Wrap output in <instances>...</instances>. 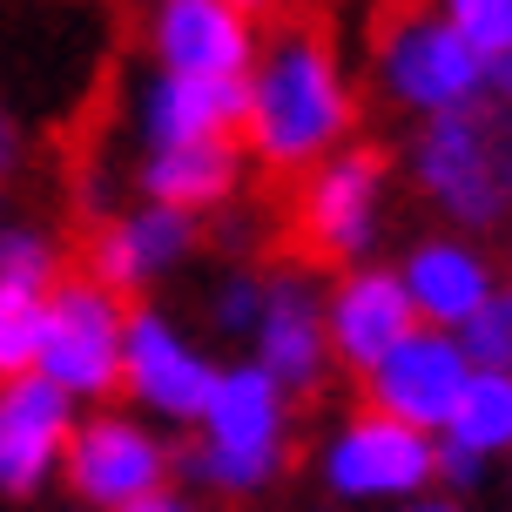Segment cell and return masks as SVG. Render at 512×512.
Returning a JSON list of instances; mask_svg holds the SVG:
<instances>
[{
  "label": "cell",
  "instance_id": "4",
  "mask_svg": "<svg viewBox=\"0 0 512 512\" xmlns=\"http://www.w3.org/2000/svg\"><path fill=\"white\" fill-rule=\"evenodd\" d=\"M378 81L391 102L418 108V115H445V108L479 102L486 88V54L465 41L445 14H398L378 27Z\"/></svg>",
  "mask_w": 512,
  "mask_h": 512
},
{
  "label": "cell",
  "instance_id": "8",
  "mask_svg": "<svg viewBox=\"0 0 512 512\" xmlns=\"http://www.w3.org/2000/svg\"><path fill=\"white\" fill-rule=\"evenodd\" d=\"M68 459V486L88 499V506H135V499H155L169 486V445H155L142 425L128 418H95L88 432H68L61 445Z\"/></svg>",
  "mask_w": 512,
  "mask_h": 512
},
{
  "label": "cell",
  "instance_id": "15",
  "mask_svg": "<svg viewBox=\"0 0 512 512\" xmlns=\"http://www.w3.org/2000/svg\"><path fill=\"white\" fill-rule=\"evenodd\" d=\"M243 182V142H176V149H149L142 162V196L162 209H223Z\"/></svg>",
  "mask_w": 512,
  "mask_h": 512
},
{
  "label": "cell",
  "instance_id": "11",
  "mask_svg": "<svg viewBox=\"0 0 512 512\" xmlns=\"http://www.w3.org/2000/svg\"><path fill=\"white\" fill-rule=\"evenodd\" d=\"M122 378L128 391L142 398V405L169 411V418H203L209 411V391H216V371H209L196 351H182L176 337H169V324L155 317V310H128L122 324Z\"/></svg>",
  "mask_w": 512,
  "mask_h": 512
},
{
  "label": "cell",
  "instance_id": "5",
  "mask_svg": "<svg viewBox=\"0 0 512 512\" xmlns=\"http://www.w3.org/2000/svg\"><path fill=\"white\" fill-rule=\"evenodd\" d=\"M142 297H115L88 277H68L48 290V331H41V364L61 391L108 398L122 384V324Z\"/></svg>",
  "mask_w": 512,
  "mask_h": 512
},
{
  "label": "cell",
  "instance_id": "6",
  "mask_svg": "<svg viewBox=\"0 0 512 512\" xmlns=\"http://www.w3.org/2000/svg\"><path fill=\"white\" fill-rule=\"evenodd\" d=\"M465 371H472V364H465L459 337L411 331V337H398V344L364 371L358 405L384 411V418H405V425H418V432H432V425L452 418V398H459Z\"/></svg>",
  "mask_w": 512,
  "mask_h": 512
},
{
  "label": "cell",
  "instance_id": "14",
  "mask_svg": "<svg viewBox=\"0 0 512 512\" xmlns=\"http://www.w3.org/2000/svg\"><path fill=\"white\" fill-rule=\"evenodd\" d=\"M68 445V391L54 378L0 384V492L27 499Z\"/></svg>",
  "mask_w": 512,
  "mask_h": 512
},
{
  "label": "cell",
  "instance_id": "25",
  "mask_svg": "<svg viewBox=\"0 0 512 512\" xmlns=\"http://www.w3.org/2000/svg\"><path fill=\"white\" fill-rule=\"evenodd\" d=\"M486 88H492V95H499V102L512 108V48H506V54H492V61H486Z\"/></svg>",
  "mask_w": 512,
  "mask_h": 512
},
{
  "label": "cell",
  "instance_id": "10",
  "mask_svg": "<svg viewBox=\"0 0 512 512\" xmlns=\"http://www.w3.org/2000/svg\"><path fill=\"white\" fill-rule=\"evenodd\" d=\"M256 351H263V371L277 384H290L304 405H317L324 391V310L310 304L304 270H277L263 277V317H256Z\"/></svg>",
  "mask_w": 512,
  "mask_h": 512
},
{
  "label": "cell",
  "instance_id": "21",
  "mask_svg": "<svg viewBox=\"0 0 512 512\" xmlns=\"http://www.w3.org/2000/svg\"><path fill=\"white\" fill-rule=\"evenodd\" d=\"M459 351L472 371H512V297H486L459 324Z\"/></svg>",
  "mask_w": 512,
  "mask_h": 512
},
{
  "label": "cell",
  "instance_id": "9",
  "mask_svg": "<svg viewBox=\"0 0 512 512\" xmlns=\"http://www.w3.org/2000/svg\"><path fill=\"white\" fill-rule=\"evenodd\" d=\"M438 472V445L405 418H384V411L358 405L351 425L331 452V486L351 492V499H371V492H418Z\"/></svg>",
  "mask_w": 512,
  "mask_h": 512
},
{
  "label": "cell",
  "instance_id": "2",
  "mask_svg": "<svg viewBox=\"0 0 512 512\" xmlns=\"http://www.w3.org/2000/svg\"><path fill=\"white\" fill-rule=\"evenodd\" d=\"M384 169H391V155L378 142H358V149H331L324 162H310L304 176H290V196L270 209L277 270H304V277L344 270L371 243Z\"/></svg>",
  "mask_w": 512,
  "mask_h": 512
},
{
  "label": "cell",
  "instance_id": "29",
  "mask_svg": "<svg viewBox=\"0 0 512 512\" xmlns=\"http://www.w3.org/2000/svg\"><path fill=\"white\" fill-rule=\"evenodd\" d=\"M236 7H250V14H263V7H277V0H236Z\"/></svg>",
  "mask_w": 512,
  "mask_h": 512
},
{
  "label": "cell",
  "instance_id": "23",
  "mask_svg": "<svg viewBox=\"0 0 512 512\" xmlns=\"http://www.w3.org/2000/svg\"><path fill=\"white\" fill-rule=\"evenodd\" d=\"M445 21L459 27L486 61L512 48V0H445Z\"/></svg>",
  "mask_w": 512,
  "mask_h": 512
},
{
  "label": "cell",
  "instance_id": "20",
  "mask_svg": "<svg viewBox=\"0 0 512 512\" xmlns=\"http://www.w3.org/2000/svg\"><path fill=\"white\" fill-rule=\"evenodd\" d=\"M128 230V250H135V263H142V277H155V270H169V263H182V256L196 250L203 236H196V216H182V209H135V216H122Z\"/></svg>",
  "mask_w": 512,
  "mask_h": 512
},
{
  "label": "cell",
  "instance_id": "28",
  "mask_svg": "<svg viewBox=\"0 0 512 512\" xmlns=\"http://www.w3.org/2000/svg\"><path fill=\"white\" fill-rule=\"evenodd\" d=\"M384 7V21H398V14H418V0H378Z\"/></svg>",
  "mask_w": 512,
  "mask_h": 512
},
{
  "label": "cell",
  "instance_id": "3",
  "mask_svg": "<svg viewBox=\"0 0 512 512\" xmlns=\"http://www.w3.org/2000/svg\"><path fill=\"white\" fill-rule=\"evenodd\" d=\"M411 176L452 223L486 230L512 203V108L506 102H465L418 128Z\"/></svg>",
  "mask_w": 512,
  "mask_h": 512
},
{
  "label": "cell",
  "instance_id": "22",
  "mask_svg": "<svg viewBox=\"0 0 512 512\" xmlns=\"http://www.w3.org/2000/svg\"><path fill=\"white\" fill-rule=\"evenodd\" d=\"M0 283H27V290L61 283V256H54V243L34 236V230H0Z\"/></svg>",
  "mask_w": 512,
  "mask_h": 512
},
{
  "label": "cell",
  "instance_id": "13",
  "mask_svg": "<svg viewBox=\"0 0 512 512\" xmlns=\"http://www.w3.org/2000/svg\"><path fill=\"white\" fill-rule=\"evenodd\" d=\"M411 317H418V310H411L405 283L391 277V270H358V277L337 283L331 310H324V344H331V358L344 364L351 378H364L398 337L418 331Z\"/></svg>",
  "mask_w": 512,
  "mask_h": 512
},
{
  "label": "cell",
  "instance_id": "7",
  "mask_svg": "<svg viewBox=\"0 0 512 512\" xmlns=\"http://www.w3.org/2000/svg\"><path fill=\"white\" fill-rule=\"evenodd\" d=\"M149 48L162 75H230L256 68V14L236 0H155Z\"/></svg>",
  "mask_w": 512,
  "mask_h": 512
},
{
  "label": "cell",
  "instance_id": "24",
  "mask_svg": "<svg viewBox=\"0 0 512 512\" xmlns=\"http://www.w3.org/2000/svg\"><path fill=\"white\" fill-rule=\"evenodd\" d=\"M256 317H263V277L236 270V277L216 290V324H223V331H256Z\"/></svg>",
  "mask_w": 512,
  "mask_h": 512
},
{
  "label": "cell",
  "instance_id": "26",
  "mask_svg": "<svg viewBox=\"0 0 512 512\" xmlns=\"http://www.w3.org/2000/svg\"><path fill=\"white\" fill-rule=\"evenodd\" d=\"M14 162H21V135H14V122L0 115V182L14 176Z\"/></svg>",
  "mask_w": 512,
  "mask_h": 512
},
{
  "label": "cell",
  "instance_id": "12",
  "mask_svg": "<svg viewBox=\"0 0 512 512\" xmlns=\"http://www.w3.org/2000/svg\"><path fill=\"white\" fill-rule=\"evenodd\" d=\"M243 115H250V75H155L142 95V128L155 149L176 142H243Z\"/></svg>",
  "mask_w": 512,
  "mask_h": 512
},
{
  "label": "cell",
  "instance_id": "16",
  "mask_svg": "<svg viewBox=\"0 0 512 512\" xmlns=\"http://www.w3.org/2000/svg\"><path fill=\"white\" fill-rule=\"evenodd\" d=\"M405 297L411 310L432 324V331H452V324H465L472 310L492 297V270L479 250H465V243H445V236H432V243H418L405 263Z\"/></svg>",
  "mask_w": 512,
  "mask_h": 512
},
{
  "label": "cell",
  "instance_id": "17",
  "mask_svg": "<svg viewBox=\"0 0 512 512\" xmlns=\"http://www.w3.org/2000/svg\"><path fill=\"white\" fill-rule=\"evenodd\" d=\"M209 445H236V452H256V445H283V384L250 364V371H230L209 391Z\"/></svg>",
  "mask_w": 512,
  "mask_h": 512
},
{
  "label": "cell",
  "instance_id": "19",
  "mask_svg": "<svg viewBox=\"0 0 512 512\" xmlns=\"http://www.w3.org/2000/svg\"><path fill=\"white\" fill-rule=\"evenodd\" d=\"M41 331H48V290L0 283V384L34 378V364H41Z\"/></svg>",
  "mask_w": 512,
  "mask_h": 512
},
{
  "label": "cell",
  "instance_id": "18",
  "mask_svg": "<svg viewBox=\"0 0 512 512\" xmlns=\"http://www.w3.org/2000/svg\"><path fill=\"white\" fill-rule=\"evenodd\" d=\"M445 432H452V445L472 452V459L512 445V371H465Z\"/></svg>",
  "mask_w": 512,
  "mask_h": 512
},
{
  "label": "cell",
  "instance_id": "27",
  "mask_svg": "<svg viewBox=\"0 0 512 512\" xmlns=\"http://www.w3.org/2000/svg\"><path fill=\"white\" fill-rule=\"evenodd\" d=\"M122 512H182V506H169V499L155 492V499H135V506H122Z\"/></svg>",
  "mask_w": 512,
  "mask_h": 512
},
{
  "label": "cell",
  "instance_id": "1",
  "mask_svg": "<svg viewBox=\"0 0 512 512\" xmlns=\"http://www.w3.org/2000/svg\"><path fill=\"white\" fill-rule=\"evenodd\" d=\"M351 122H358V102H351V81L337 68L331 34L317 21H283L263 61L250 68L243 149L263 162L270 182H290L331 149H344Z\"/></svg>",
  "mask_w": 512,
  "mask_h": 512
},
{
  "label": "cell",
  "instance_id": "30",
  "mask_svg": "<svg viewBox=\"0 0 512 512\" xmlns=\"http://www.w3.org/2000/svg\"><path fill=\"white\" fill-rule=\"evenodd\" d=\"M418 512H452V506H418Z\"/></svg>",
  "mask_w": 512,
  "mask_h": 512
}]
</instances>
